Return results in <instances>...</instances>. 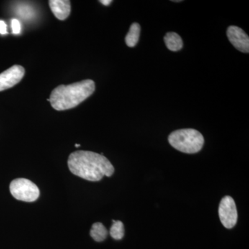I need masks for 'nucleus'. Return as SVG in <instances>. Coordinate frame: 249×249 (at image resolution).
Returning a JSON list of instances; mask_svg holds the SVG:
<instances>
[{
  "instance_id": "13",
  "label": "nucleus",
  "mask_w": 249,
  "mask_h": 249,
  "mask_svg": "<svg viewBox=\"0 0 249 249\" xmlns=\"http://www.w3.org/2000/svg\"><path fill=\"white\" fill-rule=\"evenodd\" d=\"M13 33L14 34H19L21 31L20 23L17 19H13L11 21Z\"/></svg>"
},
{
  "instance_id": "10",
  "label": "nucleus",
  "mask_w": 249,
  "mask_h": 249,
  "mask_svg": "<svg viewBox=\"0 0 249 249\" xmlns=\"http://www.w3.org/2000/svg\"><path fill=\"white\" fill-rule=\"evenodd\" d=\"M141 27L138 23H133L129 28V32L125 37L126 45L129 47H134L138 43L140 37Z\"/></svg>"
},
{
  "instance_id": "8",
  "label": "nucleus",
  "mask_w": 249,
  "mask_h": 249,
  "mask_svg": "<svg viewBox=\"0 0 249 249\" xmlns=\"http://www.w3.org/2000/svg\"><path fill=\"white\" fill-rule=\"evenodd\" d=\"M49 6L52 12L60 20H65L71 13V1L68 0H50Z\"/></svg>"
},
{
  "instance_id": "2",
  "label": "nucleus",
  "mask_w": 249,
  "mask_h": 249,
  "mask_svg": "<svg viewBox=\"0 0 249 249\" xmlns=\"http://www.w3.org/2000/svg\"><path fill=\"white\" fill-rule=\"evenodd\" d=\"M92 80H84L68 85H59L52 91L51 106L58 111L67 110L78 106L95 91Z\"/></svg>"
},
{
  "instance_id": "4",
  "label": "nucleus",
  "mask_w": 249,
  "mask_h": 249,
  "mask_svg": "<svg viewBox=\"0 0 249 249\" xmlns=\"http://www.w3.org/2000/svg\"><path fill=\"white\" fill-rule=\"evenodd\" d=\"M10 191L19 201L33 202L38 199L40 190L35 183L27 178H16L10 184Z\"/></svg>"
},
{
  "instance_id": "6",
  "label": "nucleus",
  "mask_w": 249,
  "mask_h": 249,
  "mask_svg": "<svg viewBox=\"0 0 249 249\" xmlns=\"http://www.w3.org/2000/svg\"><path fill=\"white\" fill-rule=\"evenodd\" d=\"M25 73L24 67L14 65L0 73V91L13 88L20 82Z\"/></svg>"
},
{
  "instance_id": "5",
  "label": "nucleus",
  "mask_w": 249,
  "mask_h": 249,
  "mask_svg": "<svg viewBox=\"0 0 249 249\" xmlns=\"http://www.w3.org/2000/svg\"><path fill=\"white\" fill-rule=\"evenodd\" d=\"M219 216L223 226L227 229H232L237 224L238 217L237 208L231 196L222 198L219 206Z\"/></svg>"
},
{
  "instance_id": "15",
  "label": "nucleus",
  "mask_w": 249,
  "mask_h": 249,
  "mask_svg": "<svg viewBox=\"0 0 249 249\" xmlns=\"http://www.w3.org/2000/svg\"><path fill=\"white\" fill-rule=\"evenodd\" d=\"M100 2L105 5V6H109L112 2V1H111V0H102V1H100Z\"/></svg>"
},
{
  "instance_id": "7",
  "label": "nucleus",
  "mask_w": 249,
  "mask_h": 249,
  "mask_svg": "<svg viewBox=\"0 0 249 249\" xmlns=\"http://www.w3.org/2000/svg\"><path fill=\"white\" fill-rule=\"evenodd\" d=\"M227 37L237 50L243 53H249V37L241 28L236 26H231L228 28Z\"/></svg>"
},
{
  "instance_id": "14",
  "label": "nucleus",
  "mask_w": 249,
  "mask_h": 249,
  "mask_svg": "<svg viewBox=\"0 0 249 249\" xmlns=\"http://www.w3.org/2000/svg\"><path fill=\"white\" fill-rule=\"evenodd\" d=\"M7 33V27H6V23L3 20H0V34L6 35Z\"/></svg>"
},
{
  "instance_id": "11",
  "label": "nucleus",
  "mask_w": 249,
  "mask_h": 249,
  "mask_svg": "<svg viewBox=\"0 0 249 249\" xmlns=\"http://www.w3.org/2000/svg\"><path fill=\"white\" fill-rule=\"evenodd\" d=\"M108 232L106 228L101 223H95L90 231V235L96 242H103L107 237Z\"/></svg>"
},
{
  "instance_id": "12",
  "label": "nucleus",
  "mask_w": 249,
  "mask_h": 249,
  "mask_svg": "<svg viewBox=\"0 0 249 249\" xmlns=\"http://www.w3.org/2000/svg\"><path fill=\"white\" fill-rule=\"evenodd\" d=\"M112 222L113 224L109 231V233L114 240H120L124 237V224L121 221L113 220Z\"/></svg>"
},
{
  "instance_id": "9",
  "label": "nucleus",
  "mask_w": 249,
  "mask_h": 249,
  "mask_svg": "<svg viewBox=\"0 0 249 249\" xmlns=\"http://www.w3.org/2000/svg\"><path fill=\"white\" fill-rule=\"evenodd\" d=\"M164 41L167 48L172 52H178L182 49V39L177 33H167L164 37Z\"/></svg>"
},
{
  "instance_id": "16",
  "label": "nucleus",
  "mask_w": 249,
  "mask_h": 249,
  "mask_svg": "<svg viewBox=\"0 0 249 249\" xmlns=\"http://www.w3.org/2000/svg\"><path fill=\"white\" fill-rule=\"evenodd\" d=\"M75 146H76V147H80V144H76V145H75Z\"/></svg>"
},
{
  "instance_id": "1",
  "label": "nucleus",
  "mask_w": 249,
  "mask_h": 249,
  "mask_svg": "<svg viewBox=\"0 0 249 249\" xmlns=\"http://www.w3.org/2000/svg\"><path fill=\"white\" fill-rule=\"evenodd\" d=\"M69 168L74 175L90 181H98L111 177L114 168L103 154L79 150L72 152L68 159Z\"/></svg>"
},
{
  "instance_id": "3",
  "label": "nucleus",
  "mask_w": 249,
  "mask_h": 249,
  "mask_svg": "<svg viewBox=\"0 0 249 249\" xmlns=\"http://www.w3.org/2000/svg\"><path fill=\"white\" fill-rule=\"evenodd\" d=\"M170 145L178 151L195 154L200 151L204 143L202 134L194 129L174 131L168 137Z\"/></svg>"
}]
</instances>
